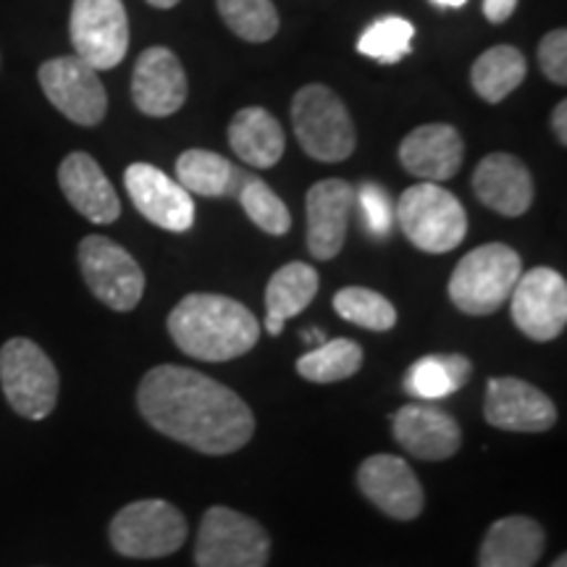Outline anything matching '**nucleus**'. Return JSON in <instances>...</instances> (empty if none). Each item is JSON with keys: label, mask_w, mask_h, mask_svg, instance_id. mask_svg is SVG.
<instances>
[{"label": "nucleus", "mask_w": 567, "mask_h": 567, "mask_svg": "<svg viewBox=\"0 0 567 567\" xmlns=\"http://www.w3.org/2000/svg\"><path fill=\"white\" fill-rule=\"evenodd\" d=\"M137 408L155 431L203 455H231L255 434V415L243 396L193 368L147 371Z\"/></svg>", "instance_id": "nucleus-1"}, {"label": "nucleus", "mask_w": 567, "mask_h": 567, "mask_svg": "<svg viewBox=\"0 0 567 567\" xmlns=\"http://www.w3.org/2000/svg\"><path fill=\"white\" fill-rule=\"evenodd\" d=\"M168 334L189 358L226 363L258 344L260 323L250 308L231 297L195 292L172 310Z\"/></svg>", "instance_id": "nucleus-2"}, {"label": "nucleus", "mask_w": 567, "mask_h": 567, "mask_svg": "<svg viewBox=\"0 0 567 567\" xmlns=\"http://www.w3.org/2000/svg\"><path fill=\"white\" fill-rule=\"evenodd\" d=\"M520 274V255L513 247L481 245L452 271L450 300L465 316H492L509 300Z\"/></svg>", "instance_id": "nucleus-3"}, {"label": "nucleus", "mask_w": 567, "mask_h": 567, "mask_svg": "<svg viewBox=\"0 0 567 567\" xmlns=\"http://www.w3.org/2000/svg\"><path fill=\"white\" fill-rule=\"evenodd\" d=\"M396 221L417 250L431 255L455 250L467 234L463 203L431 182H421L402 193L396 205Z\"/></svg>", "instance_id": "nucleus-4"}, {"label": "nucleus", "mask_w": 567, "mask_h": 567, "mask_svg": "<svg viewBox=\"0 0 567 567\" xmlns=\"http://www.w3.org/2000/svg\"><path fill=\"white\" fill-rule=\"evenodd\" d=\"M0 386L6 400L27 421H42L59 402V371L32 339H9L0 350Z\"/></svg>", "instance_id": "nucleus-5"}, {"label": "nucleus", "mask_w": 567, "mask_h": 567, "mask_svg": "<svg viewBox=\"0 0 567 567\" xmlns=\"http://www.w3.org/2000/svg\"><path fill=\"white\" fill-rule=\"evenodd\" d=\"M292 124L302 151L323 163L347 161L354 153V126L344 103L326 84H308L292 101Z\"/></svg>", "instance_id": "nucleus-6"}, {"label": "nucleus", "mask_w": 567, "mask_h": 567, "mask_svg": "<svg viewBox=\"0 0 567 567\" xmlns=\"http://www.w3.org/2000/svg\"><path fill=\"white\" fill-rule=\"evenodd\" d=\"M111 544L132 559H158L179 551L187 542V520L163 499H140L118 509L111 520Z\"/></svg>", "instance_id": "nucleus-7"}, {"label": "nucleus", "mask_w": 567, "mask_h": 567, "mask_svg": "<svg viewBox=\"0 0 567 567\" xmlns=\"http://www.w3.org/2000/svg\"><path fill=\"white\" fill-rule=\"evenodd\" d=\"M271 538L258 520L229 507H210L197 534V567H266Z\"/></svg>", "instance_id": "nucleus-8"}, {"label": "nucleus", "mask_w": 567, "mask_h": 567, "mask_svg": "<svg viewBox=\"0 0 567 567\" xmlns=\"http://www.w3.org/2000/svg\"><path fill=\"white\" fill-rule=\"evenodd\" d=\"M69 32L76 59L95 71L118 66L130 51V17L122 0H74Z\"/></svg>", "instance_id": "nucleus-9"}, {"label": "nucleus", "mask_w": 567, "mask_h": 567, "mask_svg": "<svg viewBox=\"0 0 567 567\" xmlns=\"http://www.w3.org/2000/svg\"><path fill=\"white\" fill-rule=\"evenodd\" d=\"M80 268L90 292L116 313H130L145 292V274L122 245L90 234L80 245Z\"/></svg>", "instance_id": "nucleus-10"}, {"label": "nucleus", "mask_w": 567, "mask_h": 567, "mask_svg": "<svg viewBox=\"0 0 567 567\" xmlns=\"http://www.w3.org/2000/svg\"><path fill=\"white\" fill-rule=\"evenodd\" d=\"M45 97L69 122L80 126H97L109 111V95L97 71L76 55L45 61L38 71Z\"/></svg>", "instance_id": "nucleus-11"}, {"label": "nucleus", "mask_w": 567, "mask_h": 567, "mask_svg": "<svg viewBox=\"0 0 567 567\" xmlns=\"http://www.w3.org/2000/svg\"><path fill=\"white\" fill-rule=\"evenodd\" d=\"M513 321L534 342H551L567 323V281L555 268H530L513 289Z\"/></svg>", "instance_id": "nucleus-12"}, {"label": "nucleus", "mask_w": 567, "mask_h": 567, "mask_svg": "<svg viewBox=\"0 0 567 567\" xmlns=\"http://www.w3.org/2000/svg\"><path fill=\"white\" fill-rule=\"evenodd\" d=\"M124 187L134 208L147 221L166 231H187L195 224L193 195L151 163H132L124 174Z\"/></svg>", "instance_id": "nucleus-13"}, {"label": "nucleus", "mask_w": 567, "mask_h": 567, "mask_svg": "<svg viewBox=\"0 0 567 567\" xmlns=\"http://www.w3.org/2000/svg\"><path fill=\"white\" fill-rule=\"evenodd\" d=\"M484 415L488 425L513 434H542L557 423L555 402L542 389L513 375L488 381Z\"/></svg>", "instance_id": "nucleus-14"}, {"label": "nucleus", "mask_w": 567, "mask_h": 567, "mask_svg": "<svg viewBox=\"0 0 567 567\" xmlns=\"http://www.w3.org/2000/svg\"><path fill=\"white\" fill-rule=\"evenodd\" d=\"M358 486L381 513L394 520H415L425 494L417 476L402 457L373 455L358 471Z\"/></svg>", "instance_id": "nucleus-15"}, {"label": "nucleus", "mask_w": 567, "mask_h": 567, "mask_svg": "<svg viewBox=\"0 0 567 567\" xmlns=\"http://www.w3.org/2000/svg\"><path fill=\"white\" fill-rule=\"evenodd\" d=\"M132 101L145 116H172L187 101V74L168 48H147L132 74Z\"/></svg>", "instance_id": "nucleus-16"}, {"label": "nucleus", "mask_w": 567, "mask_h": 567, "mask_svg": "<svg viewBox=\"0 0 567 567\" xmlns=\"http://www.w3.org/2000/svg\"><path fill=\"white\" fill-rule=\"evenodd\" d=\"M352 203L354 189L344 179H323L308 189V250L316 260H331L342 250Z\"/></svg>", "instance_id": "nucleus-17"}, {"label": "nucleus", "mask_w": 567, "mask_h": 567, "mask_svg": "<svg viewBox=\"0 0 567 567\" xmlns=\"http://www.w3.org/2000/svg\"><path fill=\"white\" fill-rule=\"evenodd\" d=\"M394 439L410 457L439 460L452 457L463 444V431L455 417L434 405H405L392 417Z\"/></svg>", "instance_id": "nucleus-18"}, {"label": "nucleus", "mask_w": 567, "mask_h": 567, "mask_svg": "<svg viewBox=\"0 0 567 567\" xmlns=\"http://www.w3.org/2000/svg\"><path fill=\"white\" fill-rule=\"evenodd\" d=\"M465 158V142L450 124H423L402 140L400 161L421 182H446L457 176Z\"/></svg>", "instance_id": "nucleus-19"}, {"label": "nucleus", "mask_w": 567, "mask_h": 567, "mask_svg": "<svg viewBox=\"0 0 567 567\" xmlns=\"http://www.w3.org/2000/svg\"><path fill=\"white\" fill-rule=\"evenodd\" d=\"M61 193L66 195L71 208L80 210L92 224H113L122 216L116 189L97 161L87 153H71L59 168Z\"/></svg>", "instance_id": "nucleus-20"}, {"label": "nucleus", "mask_w": 567, "mask_h": 567, "mask_svg": "<svg viewBox=\"0 0 567 567\" xmlns=\"http://www.w3.org/2000/svg\"><path fill=\"white\" fill-rule=\"evenodd\" d=\"M473 189L486 208L507 218L523 216L534 203V179L526 163L509 153H492L478 163Z\"/></svg>", "instance_id": "nucleus-21"}, {"label": "nucleus", "mask_w": 567, "mask_h": 567, "mask_svg": "<svg viewBox=\"0 0 567 567\" xmlns=\"http://www.w3.org/2000/svg\"><path fill=\"white\" fill-rule=\"evenodd\" d=\"M544 551V530L534 517L509 515L496 520L481 544L478 567H536Z\"/></svg>", "instance_id": "nucleus-22"}, {"label": "nucleus", "mask_w": 567, "mask_h": 567, "mask_svg": "<svg viewBox=\"0 0 567 567\" xmlns=\"http://www.w3.org/2000/svg\"><path fill=\"white\" fill-rule=\"evenodd\" d=\"M229 145L237 158L255 168H274L284 155V130L266 109H243L229 124Z\"/></svg>", "instance_id": "nucleus-23"}, {"label": "nucleus", "mask_w": 567, "mask_h": 567, "mask_svg": "<svg viewBox=\"0 0 567 567\" xmlns=\"http://www.w3.org/2000/svg\"><path fill=\"white\" fill-rule=\"evenodd\" d=\"M318 295V271L305 264H287L266 287V331L279 337L289 318L300 316Z\"/></svg>", "instance_id": "nucleus-24"}, {"label": "nucleus", "mask_w": 567, "mask_h": 567, "mask_svg": "<svg viewBox=\"0 0 567 567\" xmlns=\"http://www.w3.org/2000/svg\"><path fill=\"white\" fill-rule=\"evenodd\" d=\"M176 176L189 195L203 197H237L243 184L250 179V174L237 172L231 161L210 151L182 153L176 161Z\"/></svg>", "instance_id": "nucleus-25"}, {"label": "nucleus", "mask_w": 567, "mask_h": 567, "mask_svg": "<svg viewBox=\"0 0 567 567\" xmlns=\"http://www.w3.org/2000/svg\"><path fill=\"white\" fill-rule=\"evenodd\" d=\"M473 365L465 354H425L408 368L405 389L415 400H444L471 379Z\"/></svg>", "instance_id": "nucleus-26"}, {"label": "nucleus", "mask_w": 567, "mask_h": 567, "mask_svg": "<svg viewBox=\"0 0 567 567\" xmlns=\"http://www.w3.org/2000/svg\"><path fill=\"white\" fill-rule=\"evenodd\" d=\"M528 74L526 55L513 45H496L481 55L471 69V84L486 103H502L520 87Z\"/></svg>", "instance_id": "nucleus-27"}, {"label": "nucleus", "mask_w": 567, "mask_h": 567, "mask_svg": "<svg viewBox=\"0 0 567 567\" xmlns=\"http://www.w3.org/2000/svg\"><path fill=\"white\" fill-rule=\"evenodd\" d=\"M363 368V347L352 339H326L297 360V373L313 384H337Z\"/></svg>", "instance_id": "nucleus-28"}, {"label": "nucleus", "mask_w": 567, "mask_h": 567, "mask_svg": "<svg viewBox=\"0 0 567 567\" xmlns=\"http://www.w3.org/2000/svg\"><path fill=\"white\" fill-rule=\"evenodd\" d=\"M226 27L247 42H268L279 32V11L271 0H216Z\"/></svg>", "instance_id": "nucleus-29"}, {"label": "nucleus", "mask_w": 567, "mask_h": 567, "mask_svg": "<svg viewBox=\"0 0 567 567\" xmlns=\"http://www.w3.org/2000/svg\"><path fill=\"white\" fill-rule=\"evenodd\" d=\"M334 310L344 321L368 331H389L396 323L394 305L365 287H344L334 295Z\"/></svg>", "instance_id": "nucleus-30"}, {"label": "nucleus", "mask_w": 567, "mask_h": 567, "mask_svg": "<svg viewBox=\"0 0 567 567\" xmlns=\"http://www.w3.org/2000/svg\"><path fill=\"white\" fill-rule=\"evenodd\" d=\"M415 27L402 17H381L360 34L358 51L379 63H400L413 53Z\"/></svg>", "instance_id": "nucleus-31"}, {"label": "nucleus", "mask_w": 567, "mask_h": 567, "mask_svg": "<svg viewBox=\"0 0 567 567\" xmlns=\"http://www.w3.org/2000/svg\"><path fill=\"white\" fill-rule=\"evenodd\" d=\"M237 200L243 203L247 218H250V221L258 226V229H264L266 234L284 237V234L292 229L289 208L266 182L250 176V179L243 184V189H239Z\"/></svg>", "instance_id": "nucleus-32"}, {"label": "nucleus", "mask_w": 567, "mask_h": 567, "mask_svg": "<svg viewBox=\"0 0 567 567\" xmlns=\"http://www.w3.org/2000/svg\"><path fill=\"white\" fill-rule=\"evenodd\" d=\"M358 203L360 210H363V221L368 226V231L379 239L386 237V234L392 231L394 208L384 189H381L379 184H363L358 193Z\"/></svg>", "instance_id": "nucleus-33"}, {"label": "nucleus", "mask_w": 567, "mask_h": 567, "mask_svg": "<svg viewBox=\"0 0 567 567\" xmlns=\"http://www.w3.org/2000/svg\"><path fill=\"white\" fill-rule=\"evenodd\" d=\"M538 63L551 82L565 87L567 84V32L555 30L538 45Z\"/></svg>", "instance_id": "nucleus-34"}, {"label": "nucleus", "mask_w": 567, "mask_h": 567, "mask_svg": "<svg viewBox=\"0 0 567 567\" xmlns=\"http://www.w3.org/2000/svg\"><path fill=\"white\" fill-rule=\"evenodd\" d=\"M517 9V0H484V17L492 24H505Z\"/></svg>", "instance_id": "nucleus-35"}, {"label": "nucleus", "mask_w": 567, "mask_h": 567, "mask_svg": "<svg viewBox=\"0 0 567 567\" xmlns=\"http://www.w3.org/2000/svg\"><path fill=\"white\" fill-rule=\"evenodd\" d=\"M551 130H555L557 140L565 145L567 142V103L565 101H559L555 113H551Z\"/></svg>", "instance_id": "nucleus-36"}, {"label": "nucleus", "mask_w": 567, "mask_h": 567, "mask_svg": "<svg viewBox=\"0 0 567 567\" xmlns=\"http://www.w3.org/2000/svg\"><path fill=\"white\" fill-rule=\"evenodd\" d=\"M302 342H308V344H313V347H321L326 342V334H323L321 329H308V331H302Z\"/></svg>", "instance_id": "nucleus-37"}, {"label": "nucleus", "mask_w": 567, "mask_h": 567, "mask_svg": "<svg viewBox=\"0 0 567 567\" xmlns=\"http://www.w3.org/2000/svg\"><path fill=\"white\" fill-rule=\"evenodd\" d=\"M431 3L442 6V9H460V6H465L467 0H431Z\"/></svg>", "instance_id": "nucleus-38"}, {"label": "nucleus", "mask_w": 567, "mask_h": 567, "mask_svg": "<svg viewBox=\"0 0 567 567\" xmlns=\"http://www.w3.org/2000/svg\"><path fill=\"white\" fill-rule=\"evenodd\" d=\"M147 3L155 6V9H174V6L179 3V0H147Z\"/></svg>", "instance_id": "nucleus-39"}, {"label": "nucleus", "mask_w": 567, "mask_h": 567, "mask_svg": "<svg viewBox=\"0 0 567 567\" xmlns=\"http://www.w3.org/2000/svg\"><path fill=\"white\" fill-rule=\"evenodd\" d=\"M551 567H567V557H565V555H559V557H557V563L551 565Z\"/></svg>", "instance_id": "nucleus-40"}]
</instances>
